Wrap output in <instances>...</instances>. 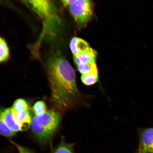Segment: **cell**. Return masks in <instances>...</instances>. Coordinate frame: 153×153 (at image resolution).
I'll return each mask as SVG.
<instances>
[{
  "label": "cell",
  "instance_id": "6da1fadb",
  "mask_svg": "<svg viewBox=\"0 0 153 153\" xmlns=\"http://www.w3.org/2000/svg\"><path fill=\"white\" fill-rule=\"evenodd\" d=\"M47 71L51 104L57 112L64 111L73 106L81 95L75 72L67 59L59 53L49 58Z\"/></svg>",
  "mask_w": 153,
  "mask_h": 153
},
{
  "label": "cell",
  "instance_id": "7a4b0ae2",
  "mask_svg": "<svg viewBox=\"0 0 153 153\" xmlns=\"http://www.w3.org/2000/svg\"><path fill=\"white\" fill-rule=\"evenodd\" d=\"M60 120V114L52 110H47L41 115L36 116L31 124L34 136L42 144L48 143L58 128Z\"/></svg>",
  "mask_w": 153,
  "mask_h": 153
},
{
  "label": "cell",
  "instance_id": "3957f363",
  "mask_svg": "<svg viewBox=\"0 0 153 153\" xmlns=\"http://www.w3.org/2000/svg\"><path fill=\"white\" fill-rule=\"evenodd\" d=\"M34 11L55 32L60 24L54 4L51 1H27Z\"/></svg>",
  "mask_w": 153,
  "mask_h": 153
},
{
  "label": "cell",
  "instance_id": "277c9868",
  "mask_svg": "<svg viewBox=\"0 0 153 153\" xmlns=\"http://www.w3.org/2000/svg\"><path fill=\"white\" fill-rule=\"evenodd\" d=\"M69 10L76 24L83 27L93 17V3L89 0H76L70 6Z\"/></svg>",
  "mask_w": 153,
  "mask_h": 153
},
{
  "label": "cell",
  "instance_id": "5b68a950",
  "mask_svg": "<svg viewBox=\"0 0 153 153\" xmlns=\"http://www.w3.org/2000/svg\"><path fill=\"white\" fill-rule=\"evenodd\" d=\"M140 142V150L144 153H153V128L141 131Z\"/></svg>",
  "mask_w": 153,
  "mask_h": 153
},
{
  "label": "cell",
  "instance_id": "8992f818",
  "mask_svg": "<svg viewBox=\"0 0 153 153\" xmlns=\"http://www.w3.org/2000/svg\"><path fill=\"white\" fill-rule=\"evenodd\" d=\"M0 117L9 128L14 132L23 131L20 124L15 119L11 108L0 109Z\"/></svg>",
  "mask_w": 153,
  "mask_h": 153
},
{
  "label": "cell",
  "instance_id": "52a82bcc",
  "mask_svg": "<svg viewBox=\"0 0 153 153\" xmlns=\"http://www.w3.org/2000/svg\"><path fill=\"white\" fill-rule=\"evenodd\" d=\"M70 48L74 56L88 51L91 48L87 42L81 38L74 37L71 41Z\"/></svg>",
  "mask_w": 153,
  "mask_h": 153
},
{
  "label": "cell",
  "instance_id": "ba28073f",
  "mask_svg": "<svg viewBox=\"0 0 153 153\" xmlns=\"http://www.w3.org/2000/svg\"><path fill=\"white\" fill-rule=\"evenodd\" d=\"M13 112L15 119L22 127V131L27 130L31 125L33 120L29 111H22L18 112L13 111Z\"/></svg>",
  "mask_w": 153,
  "mask_h": 153
},
{
  "label": "cell",
  "instance_id": "9c48e42d",
  "mask_svg": "<svg viewBox=\"0 0 153 153\" xmlns=\"http://www.w3.org/2000/svg\"><path fill=\"white\" fill-rule=\"evenodd\" d=\"M97 57L96 51L91 48L88 51L74 56V60L76 65H78L90 62H96Z\"/></svg>",
  "mask_w": 153,
  "mask_h": 153
},
{
  "label": "cell",
  "instance_id": "30bf717a",
  "mask_svg": "<svg viewBox=\"0 0 153 153\" xmlns=\"http://www.w3.org/2000/svg\"><path fill=\"white\" fill-rule=\"evenodd\" d=\"M81 79L82 83L86 85L91 86L94 85L99 80L98 69L82 75Z\"/></svg>",
  "mask_w": 153,
  "mask_h": 153
},
{
  "label": "cell",
  "instance_id": "8fae6325",
  "mask_svg": "<svg viewBox=\"0 0 153 153\" xmlns=\"http://www.w3.org/2000/svg\"><path fill=\"white\" fill-rule=\"evenodd\" d=\"M10 56V51L5 40L0 37V63L7 61Z\"/></svg>",
  "mask_w": 153,
  "mask_h": 153
},
{
  "label": "cell",
  "instance_id": "7c38bea8",
  "mask_svg": "<svg viewBox=\"0 0 153 153\" xmlns=\"http://www.w3.org/2000/svg\"><path fill=\"white\" fill-rule=\"evenodd\" d=\"M52 153H74V144L62 140Z\"/></svg>",
  "mask_w": 153,
  "mask_h": 153
},
{
  "label": "cell",
  "instance_id": "4fadbf2b",
  "mask_svg": "<svg viewBox=\"0 0 153 153\" xmlns=\"http://www.w3.org/2000/svg\"><path fill=\"white\" fill-rule=\"evenodd\" d=\"M78 71L82 75L87 74L98 69L96 62H93L77 65Z\"/></svg>",
  "mask_w": 153,
  "mask_h": 153
},
{
  "label": "cell",
  "instance_id": "5bb4252c",
  "mask_svg": "<svg viewBox=\"0 0 153 153\" xmlns=\"http://www.w3.org/2000/svg\"><path fill=\"white\" fill-rule=\"evenodd\" d=\"M11 108L13 111L18 112L29 110V106L27 102L25 99H19L15 101Z\"/></svg>",
  "mask_w": 153,
  "mask_h": 153
},
{
  "label": "cell",
  "instance_id": "9a60e30c",
  "mask_svg": "<svg viewBox=\"0 0 153 153\" xmlns=\"http://www.w3.org/2000/svg\"><path fill=\"white\" fill-rule=\"evenodd\" d=\"M16 133L9 128L0 117V135L5 137H11L14 136Z\"/></svg>",
  "mask_w": 153,
  "mask_h": 153
},
{
  "label": "cell",
  "instance_id": "2e32d148",
  "mask_svg": "<svg viewBox=\"0 0 153 153\" xmlns=\"http://www.w3.org/2000/svg\"><path fill=\"white\" fill-rule=\"evenodd\" d=\"M33 109L36 116H39L46 111V106L42 101H37L34 104Z\"/></svg>",
  "mask_w": 153,
  "mask_h": 153
},
{
  "label": "cell",
  "instance_id": "e0dca14e",
  "mask_svg": "<svg viewBox=\"0 0 153 153\" xmlns=\"http://www.w3.org/2000/svg\"><path fill=\"white\" fill-rule=\"evenodd\" d=\"M10 141L16 147L17 150H18L19 153H33L29 150H28V149L21 146V145L18 144V143H15L14 141L11 140H10Z\"/></svg>",
  "mask_w": 153,
  "mask_h": 153
},
{
  "label": "cell",
  "instance_id": "ac0fdd59",
  "mask_svg": "<svg viewBox=\"0 0 153 153\" xmlns=\"http://www.w3.org/2000/svg\"><path fill=\"white\" fill-rule=\"evenodd\" d=\"M76 1V0H64L62 1L63 5L65 7L69 6L74 3Z\"/></svg>",
  "mask_w": 153,
  "mask_h": 153
},
{
  "label": "cell",
  "instance_id": "d6986e66",
  "mask_svg": "<svg viewBox=\"0 0 153 153\" xmlns=\"http://www.w3.org/2000/svg\"><path fill=\"white\" fill-rule=\"evenodd\" d=\"M139 153H143V152H141V151H139Z\"/></svg>",
  "mask_w": 153,
  "mask_h": 153
}]
</instances>
